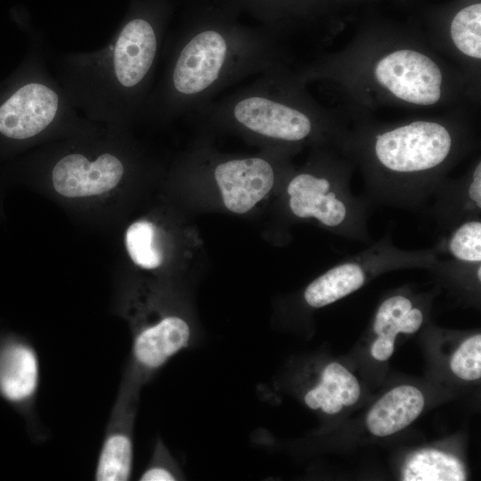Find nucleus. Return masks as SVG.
Instances as JSON below:
<instances>
[{
  "mask_svg": "<svg viewBox=\"0 0 481 481\" xmlns=\"http://www.w3.org/2000/svg\"><path fill=\"white\" fill-rule=\"evenodd\" d=\"M164 65L143 116L169 120L195 113L222 90L274 66L272 38L264 32L212 21L184 30L167 44Z\"/></svg>",
  "mask_w": 481,
  "mask_h": 481,
  "instance_id": "f257e3e1",
  "label": "nucleus"
},
{
  "mask_svg": "<svg viewBox=\"0 0 481 481\" xmlns=\"http://www.w3.org/2000/svg\"><path fill=\"white\" fill-rule=\"evenodd\" d=\"M165 41L162 22L134 15L102 48L62 55L54 76L85 118L123 127L143 114Z\"/></svg>",
  "mask_w": 481,
  "mask_h": 481,
  "instance_id": "f03ea898",
  "label": "nucleus"
},
{
  "mask_svg": "<svg viewBox=\"0 0 481 481\" xmlns=\"http://www.w3.org/2000/svg\"><path fill=\"white\" fill-rule=\"evenodd\" d=\"M275 67L232 94L195 112L211 123L237 129L267 141L299 142L314 130L306 110L288 99Z\"/></svg>",
  "mask_w": 481,
  "mask_h": 481,
  "instance_id": "7ed1b4c3",
  "label": "nucleus"
},
{
  "mask_svg": "<svg viewBox=\"0 0 481 481\" xmlns=\"http://www.w3.org/2000/svg\"><path fill=\"white\" fill-rule=\"evenodd\" d=\"M452 138L440 124L416 121L379 135L378 160L397 174H414L439 166L449 155Z\"/></svg>",
  "mask_w": 481,
  "mask_h": 481,
  "instance_id": "20e7f679",
  "label": "nucleus"
},
{
  "mask_svg": "<svg viewBox=\"0 0 481 481\" xmlns=\"http://www.w3.org/2000/svg\"><path fill=\"white\" fill-rule=\"evenodd\" d=\"M126 172L119 154L104 150L93 157L81 151L61 155L51 170L53 185L62 196L99 195L115 188Z\"/></svg>",
  "mask_w": 481,
  "mask_h": 481,
  "instance_id": "39448f33",
  "label": "nucleus"
},
{
  "mask_svg": "<svg viewBox=\"0 0 481 481\" xmlns=\"http://www.w3.org/2000/svg\"><path fill=\"white\" fill-rule=\"evenodd\" d=\"M375 76L399 99L430 105L441 96L442 73L428 56L412 50L389 53L377 64Z\"/></svg>",
  "mask_w": 481,
  "mask_h": 481,
  "instance_id": "423d86ee",
  "label": "nucleus"
},
{
  "mask_svg": "<svg viewBox=\"0 0 481 481\" xmlns=\"http://www.w3.org/2000/svg\"><path fill=\"white\" fill-rule=\"evenodd\" d=\"M213 176L224 206L232 212L243 214L271 191L275 171L270 160L248 157L217 161Z\"/></svg>",
  "mask_w": 481,
  "mask_h": 481,
  "instance_id": "0eeeda50",
  "label": "nucleus"
},
{
  "mask_svg": "<svg viewBox=\"0 0 481 481\" xmlns=\"http://www.w3.org/2000/svg\"><path fill=\"white\" fill-rule=\"evenodd\" d=\"M291 212L300 218H315L328 227H342L352 216L348 198L342 189H332L330 181L324 176L301 173L289 183Z\"/></svg>",
  "mask_w": 481,
  "mask_h": 481,
  "instance_id": "6e6552de",
  "label": "nucleus"
},
{
  "mask_svg": "<svg viewBox=\"0 0 481 481\" xmlns=\"http://www.w3.org/2000/svg\"><path fill=\"white\" fill-rule=\"evenodd\" d=\"M191 329L178 316H166L135 332L132 346L134 363L146 372L162 367L173 355L186 347Z\"/></svg>",
  "mask_w": 481,
  "mask_h": 481,
  "instance_id": "1a4fd4ad",
  "label": "nucleus"
},
{
  "mask_svg": "<svg viewBox=\"0 0 481 481\" xmlns=\"http://www.w3.org/2000/svg\"><path fill=\"white\" fill-rule=\"evenodd\" d=\"M40 384V363L29 343L12 340L0 347V393L14 404L30 403Z\"/></svg>",
  "mask_w": 481,
  "mask_h": 481,
  "instance_id": "9d476101",
  "label": "nucleus"
},
{
  "mask_svg": "<svg viewBox=\"0 0 481 481\" xmlns=\"http://www.w3.org/2000/svg\"><path fill=\"white\" fill-rule=\"evenodd\" d=\"M424 403L422 393L415 387H396L373 405L367 415V427L378 436L395 434L418 418Z\"/></svg>",
  "mask_w": 481,
  "mask_h": 481,
  "instance_id": "9b49d317",
  "label": "nucleus"
},
{
  "mask_svg": "<svg viewBox=\"0 0 481 481\" xmlns=\"http://www.w3.org/2000/svg\"><path fill=\"white\" fill-rule=\"evenodd\" d=\"M129 427L119 412L113 413L99 452L95 480L126 481L131 477L134 454Z\"/></svg>",
  "mask_w": 481,
  "mask_h": 481,
  "instance_id": "f8f14e48",
  "label": "nucleus"
},
{
  "mask_svg": "<svg viewBox=\"0 0 481 481\" xmlns=\"http://www.w3.org/2000/svg\"><path fill=\"white\" fill-rule=\"evenodd\" d=\"M364 281L365 272L359 263H341L306 287L305 300L312 307H322L359 289Z\"/></svg>",
  "mask_w": 481,
  "mask_h": 481,
  "instance_id": "ddd939ff",
  "label": "nucleus"
},
{
  "mask_svg": "<svg viewBox=\"0 0 481 481\" xmlns=\"http://www.w3.org/2000/svg\"><path fill=\"white\" fill-rule=\"evenodd\" d=\"M465 470L460 460L437 450H421L408 458L403 469L404 481H463Z\"/></svg>",
  "mask_w": 481,
  "mask_h": 481,
  "instance_id": "4468645a",
  "label": "nucleus"
},
{
  "mask_svg": "<svg viewBox=\"0 0 481 481\" xmlns=\"http://www.w3.org/2000/svg\"><path fill=\"white\" fill-rule=\"evenodd\" d=\"M451 36L456 47L464 54L481 58V4L461 10L453 18Z\"/></svg>",
  "mask_w": 481,
  "mask_h": 481,
  "instance_id": "2eb2a0df",
  "label": "nucleus"
},
{
  "mask_svg": "<svg viewBox=\"0 0 481 481\" xmlns=\"http://www.w3.org/2000/svg\"><path fill=\"white\" fill-rule=\"evenodd\" d=\"M154 225L141 220L132 224L126 232V246L134 263L145 269H154L162 263V255L156 247Z\"/></svg>",
  "mask_w": 481,
  "mask_h": 481,
  "instance_id": "dca6fc26",
  "label": "nucleus"
},
{
  "mask_svg": "<svg viewBox=\"0 0 481 481\" xmlns=\"http://www.w3.org/2000/svg\"><path fill=\"white\" fill-rule=\"evenodd\" d=\"M448 249L450 254L458 261L480 264V220H468L458 226L450 237Z\"/></svg>",
  "mask_w": 481,
  "mask_h": 481,
  "instance_id": "f3484780",
  "label": "nucleus"
},
{
  "mask_svg": "<svg viewBox=\"0 0 481 481\" xmlns=\"http://www.w3.org/2000/svg\"><path fill=\"white\" fill-rule=\"evenodd\" d=\"M452 372L465 380L481 377V335L466 339L454 353L451 363Z\"/></svg>",
  "mask_w": 481,
  "mask_h": 481,
  "instance_id": "a211bd4d",
  "label": "nucleus"
},
{
  "mask_svg": "<svg viewBox=\"0 0 481 481\" xmlns=\"http://www.w3.org/2000/svg\"><path fill=\"white\" fill-rule=\"evenodd\" d=\"M412 308V302L405 297L394 296L386 299L380 305L375 317L373 324L375 333L395 338L400 332V322Z\"/></svg>",
  "mask_w": 481,
  "mask_h": 481,
  "instance_id": "6ab92c4d",
  "label": "nucleus"
},
{
  "mask_svg": "<svg viewBox=\"0 0 481 481\" xmlns=\"http://www.w3.org/2000/svg\"><path fill=\"white\" fill-rule=\"evenodd\" d=\"M306 405L316 410H322L329 414L340 412L343 407L340 391L335 382L322 371L320 383L305 395Z\"/></svg>",
  "mask_w": 481,
  "mask_h": 481,
  "instance_id": "aec40b11",
  "label": "nucleus"
},
{
  "mask_svg": "<svg viewBox=\"0 0 481 481\" xmlns=\"http://www.w3.org/2000/svg\"><path fill=\"white\" fill-rule=\"evenodd\" d=\"M323 372H325L338 387L343 405L349 406L356 403L360 396L361 390L355 376L338 363L328 364L324 368Z\"/></svg>",
  "mask_w": 481,
  "mask_h": 481,
  "instance_id": "412c9836",
  "label": "nucleus"
},
{
  "mask_svg": "<svg viewBox=\"0 0 481 481\" xmlns=\"http://www.w3.org/2000/svg\"><path fill=\"white\" fill-rule=\"evenodd\" d=\"M141 481H173L177 477L174 470L164 463H151L140 476Z\"/></svg>",
  "mask_w": 481,
  "mask_h": 481,
  "instance_id": "4be33fe9",
  "label": "nucleus"
},
{
  "mask_svg": "<svg viewBox=\"0 0 481 481\" xmlns=\"http://www.w3.org/2000/svg\"><path fill=\"white\" fill-rule=\"evenodd\" d=\"M395 339L386 335H379L371 346V355L379 361L387 360L394 352Z\"/></svg>",
  "mask_w": 481,
  "mask_h": 481,
  "instance_id": "5701e85b",
  "label": "nucleus"
},
{
  "mask_svg": "<svg viewBox=\"0 0 481 481\" xmlns=\"http://www.w3.org/2000/svg\"><path fill=\"white\" fill-rule=\"evenodd\" d=\"M468 199L478 211L481 208V163L479 162L473 174L467 190Z\"/></svg>",
  "mask_w": 481,
  "mask_h": 481,
  "instance_id": "b1692460",
  "label": "nucleus"
},
{
  "mask_svg": "<svg viewBox=\"0 0 481 481\" xmlns=\"http://www.w3.org/2000/svg\"><path fill=\"white\" fill-rule=\"evenodd\" d=\"M423 321V314L418 308H412L400 322V332L412 334L416 332Z\"/></svg>",
  "mask_w": 481,
  "mask_h": 481,
  "instance_id": "393cba45",
  "label": "nucleus"
}]
</instances>
